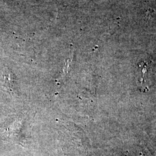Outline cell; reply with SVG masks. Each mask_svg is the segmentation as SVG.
I'll list each match as a JSON object with an SVG mask.
<instances>
[]
</instances>
